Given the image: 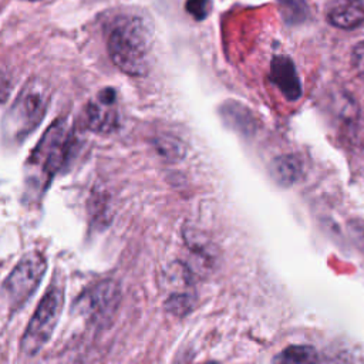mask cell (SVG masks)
I'll return each mask as SVG.
<instances>
[{
    "instance_id": "18",
    "label": "cell",
    "mask_w": 364,
    "mask_h": 364,
    "mask_svg": "<svg viewBox=\"0 0 364 364\" xmlns=\"http://www.w3.org/2000/svg\"><path fill=\"white\" fill-rule=\"evenodd\" d=\"M351 1H354V3H357V4H360V6L364 7V0H351Z\"/></svg>"
},
{
    "instance_id": "20",
    "label": "cell",
    "mask_w": 364,
    "mask_h": 364,
    "mask_svg": "<svg viewBox=\"0 0 364 364\" xmlns=\"http://www.w3.org/2000/svg\"><path fill=\"white\" fill-rule=\"evenodd\" d=\"M206 364H216V363H206Z\"/></svg>"
},
{
    "instance_id": "1",
    "label": "cell",
    "mask_w": 364,
    "mask_h": 364,
    "mask_svg": "<svg viewBox=\"0 0 364 364\" xmlns=\"http://www.w3.org/2000/svg\"><path fill=\"white\" fill-rule=\"evenodd\" d=\"M107 50L122 73L134 77L145 75L151 67V24L135 13L117 16L108 27Z\"/></svg>"
},
{
    "instance_id": "19",
    "label": "cell",
    "mask_w": 364,
    "mask_h": 364,
    "mask_svg": "<svg viewBox=\"0 0 364 364\" xmlns=\"http://www.w3.org/2000/svg\"><path fill=\"white\" fill-rule=\"evenodd\" d=\"M27 1H40V0H27Z\"/></svg>"
},
{
    "instance_id": "10",
    "label": "cell",
    "mask_w": 364,
    "mask_h": 364,
    "mask_svg": "<svg viewBox=\"0 0 364 364\" xmlns=\"http://www.w3.org/2000/svg\"><path fill=\"white\" fill-rule=\"evenodd\" d=\"M195 306V296L189 291L173 293L165 301V309L178 317L186 316Z\"/></svg>"
},
{
    "instance_id": "12",
    "label": "cell",
    "mask_w": 364,
    "mask_h": 364,
    "mask_svg": "<svg viewBox=\"0 0 364 364\" xmlns=\"http://www.w3.org/2000/svg\"><path fill=\"white\" fill-rule=\"evenodd\" d=\"M274 175L282 183H291L299 176V164L293 158H283L276 164Z\"/></svg>"
},
{
    "instance_id": "6",
    "label": "cell",
    "mask_w": 364,
    "mask_h": 364,
    "mask_svg": "<svg viewBox=\"0 0 364 364\" xmlns=\"http://www.w3.org/2000/svg\"><path fill=\"white\" fill-rule=\"evenodd\" d=\"M121 300V290L115 280H102L84 290L77 301L75 311L95 324L108 323Z\"/></svg>"
},
{
    "instance_id": "5",
    "label": "cell",
    "mask_w": 364,
    "mask_h": 364,
    "mask_svg": "<svg viewBox=\"0 0 364 364\" xmlns=\"http://www.w3.org/2000/svg\"><path fill=\"white\" fill-rule=\"evenodd\" d=\"M47 270V262L38 252L24 255L6 277L3 289L7 300L14 306H21L37 290Z\"/></svg>"
},
{
    "instance_id": "4",
    "label": "cell",
    "mask_w": 364,
    "mask_h": 364,
    "mask_svg": "<svg viewBox=\"0 0 364 364\" xmlns=\"http://www.w3.org/2000/svg\"><path fill=\"white\" fill-rule=\"evenodd\" d=\"M70 148V131L64 119H57L34 148L28 165L37 169L40 179L48 182L61 168Z\"/></svg>"
},
{
    "instance_id": "13",
    "label": "cell",
    "mask_w": 364,
    "mask_h": 364,
    "mask_svg": "<svg viewBox=\"0 0 364 364\" xmlns=\"http://www.w3.org/2000/svg\"><path fill=\"white\" fill-rule=\"evenodd\" d=\"M185 9L195 20H203L210 11V0H186Z\"/></svg>"
},
{
    "instance_id": "17",
    "label": "cell",
    "mask_w": 364,
    "mask_h": 364,
    "mask_svg": "<svg viewBox=\"0 0 364 364\" xmlns=\"http://www.w3.org/2000/svg\"><path fill=\"white\" fill-rule=\"evenodd\" d=\"M354 233H357L358 235V237H360V243L364 246V228H360V229H355L354 230Z\"/></svg>"
},
{
    "instance_id": "15",
    "label": "cell",
    "mask_w": 364,
    "mask_h": 364,
    "mask_svg": "<svg viewBox=\"0 0 364 364\" xmlns=\"http://www.w3.org/2000/svg\"><path fill=\"white\" fill-rule=\"evenodd\" d=\"M159 152L166 156V158H172V159H178L182 156V148H179L178 141H169V139H164L162 142H159Z\"/></svg>"
},
{
    "instance_id": "14",
    "label": "cell",
    "mask_w": 364,
    "mask_h": 364,
    "mask_svg": "<svg viewBox=\"0 0 364 364\" xmlns=\"http://www.w3.org/2000/svg\"><path fill=\"white\" fill-rule=\"evenodd\" d=\"M351 64L355 73L364 80V41L358 43L351 53Z\"/></svg>"
},
{
    "instance_id": "3",
    "label": "cell",
    "mask_w": 364,
    "mask_h": 364,
    "mask_svg": "<svg viewBox=\"0 0 364 364\" xmlns=\"http://www.w3.org/2000/svg\"><path fill=\"white\" fill-rule=\"evenodd\" d=\"M64 304V293L58 286H50L37 304L21 338L26 354L38 353L54 333Z\"/></svg>"
},
{
    "instance_id": "11",
    "label": "cell",
    "mask_w": 364,
    "mask_h": 364,
    "mask_svg": "<svg viewBox=\"0 0 364 364\" xmlns=\"http://www.w3.org/2000/svg\"><path fill=\"white\" fill-rule=\"evenodd\" d=\"M286 360L291 364H317V353L310 346H290L284 351Z\"/></svg>"
},
{
    "instance_id": "9",
    "label": "cell",
    "mask_w": 364,
    "mask_h": 364,
    "mask_svg": "<svg viewBox=\"0 0 364 364\" xmlns=\"http://www.w3.org/2000/svg\"><path fill=\"white\" fill-rule=\"evenodd\" d=\"M287 61H289L287 58H276L273 61V73L276 75L277 84L280 85L283 92L287 95V98L294 100L299 97L300 88H299L291 63L289 64V67H286Z\"/></svg>"
},
{
    "instance_id": "16",
    "label": "cell",
    "mask_w": 364,
    "mask_h": 364,
    "mask_svg": "<svg viewBox=\"0 0 364 364\" xmlns=\"http://www.w3.org/2000/svg\"><path fill=\"white\" fill-rule=\"evenodd\" d=\"M10 90H11L10 80H9L6 75L0 74V102L4 101V100H7V97H9V94H10Z\"/></svg>"
},
{
    "instance_id": "8",
    "label": "cell",
    "mask_w": 364,
    "mask_h": 364,
    "mask_svg": "<svg viewBox=\"0 0 364 364\" xmlns=\"http://www.w3.org/2000/svg\"><path fill=\"white\" fill-rule=\"evenodd\" d=\"M328 21L340 28H354L364 23V7L357 3L341 4L328 13Z\"/></svg>"
},
{
    "instance_id": "2",
    "label": "cell",
    "mask_w": 364,
    "mask_h": 364,
    "mask_svg": "<svg viewBox=\"0 0 364 364\" xmlns=\"http://www.w3.org/2000/svg\"><path fill=\"white\" fill-rule=\"evenodd\" d=\"M47 101L48 90L41 81L34 80L26 84L6 115L4 129L7 136L21 141L31 134L46 115Z\"/></svg>"
},
{
    "instance_id": "7",
    "label": "cell",
    "mask_w": 364,
    "mask_h": 364,
    "mask_svg": "<svg viewBox=\"0 0 364 364\" xmlns=\"http://www.w3.org/2000/svg\"><path fill=\"white\" fill-rule=\"evenodd\" d=\"M85 121L87 127L98 134H109L119 127L115 90L104 88L88 102Z\"/></svg>"
}]
</instances>
